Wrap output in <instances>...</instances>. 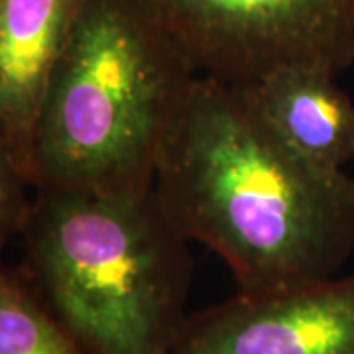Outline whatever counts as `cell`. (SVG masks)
Segmentation results:
<instances>
[{"instance_id":"cell-1","label":"cell","mask_w":354,"mask_h":354,"mask_svg":"<svg viewBox=\"0 0 354 354\" xmlns=\"http://www.w3.org/2000/svg\"><path fill=\"white\" fill-rule=\"evenodd\" d=\"M152 189L185 241L225 260L239 293L333 278L354 252V179L291 152L227 81L191 79Z\"/></svg>"},{"instance_id":"cell-2","label":"cell","mask_w":354,"mask_h":354,"mask_svg":"<svg viewBox=\"0 0 354 354\" xmlns=\"http://www.w3.org/2000/svg\"><path fill=\"white\" fill-rule=\"evenodd\" d=\"M195 77L128 0H85L55 65L30 152L41 191H144Z\"/></svg>"},{"instance_id":"cell-3","label":"cell","mask_w":354,"mask_h":354,"mask_svg":"<svg viewBox=\"0 0 354 354\" xmlns=\"http://www.w3.org/2000/svg\"><path fill=\"white\" fill-rule=\"evenodd\" d=\"M185 241L153 189L41 191L30 266L87 354H169L185 319Z\"/></svg>"},{"instance_id":"cell-4","label":"cell","mask_w":354,"mask_h":354,"mask_svg":"<svg viewBox=\"0 0 354 354\" xmlns=\"http://www.w3.org/2000/svg\"><path fill=\"white\" fill-rule=\"evenodd\" d=\"M195 75L244 85L281 69L339 75L354 62V0H128Z\"/></svg>"},{"instance_id":"cell-5","label":"cell","mask_w":354,"mask_h":354,"mask_svg":"<svg viewBox=\"0 0 354 354\" xmlns=\"http://www.w3.org/2000/svg\"><path fill=\"white\" fill-rule=\"evenodd\" d=\"M169 354H354V276L236 293L187 317Z\"/></svg>"},{"instance_id":"cell-6","label":"cell","mask_w":354,"mask_h":354,"mask_svg":"<svg viewBox=\"0 0 354 354\" xmlns=\"http://www.w3.org/2000/svg\"><path fill=\"white\" fill-rule=\"evenodd\" d=\"M85 0H0V132L26 177L41 102Z\"/></svg>"},{"instance_id":"cell-7","label":"cell","mask_w":354,"mask_h":354,"mask_svg":"<svg viewBox=\"0 0 354 354\" xmlns=\"http://www.w3.org/2000/svg\"><path fill=\"white\" fill-rule=\"evenodd\" d=\"M236 87L305 162L344 171L354 160V101L337 85V75L321 69H281Z\"/></svg>"},{"instance_id":"cell-8","label":"cell","mask_w":354,"mask_h":354,"mask_svg":"<svg viewBox=\"0 0 354 354\" xmlns=\"http://www.w3.org/2000/svg\"><path fill=\"white\" fill-rule=\"evenodd\" d=\"M0 354H87L46 301L0 272Z\"/></svg>"},{"instance_id":"cell-9","label":"cell","mask_w":354,"mask_h":354,"mask_svg":"<svg viewBox=\"0 0 354 354\" xmlns=\"http://www.w3.org/2000/svg\"><path fill=\"white\" fill-rule=\"evenodd\" d=\"M30 183L14 153L0 142V244L22 215V187Z\"/></svg>"},{"instance_id":"cell-10","label":"cell","mask_w":354,"mask_h":354,"mask_svg":"<svg viewBox=\"0 0 354 354\" xmlns=\"http://www.w3.org/2000/svg\"><path fill=\"white\" fill-rule=\"evenodd\" d=\"M0 142H2L4 146H6V142H4V138H2V132H0ZM6 148H8V146H6ZM8 150H10V148H8Z\"/></svg>"}]
</instances>
